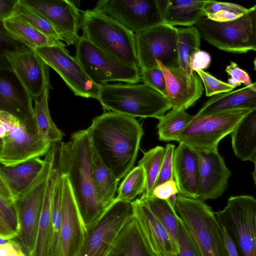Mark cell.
I'll return each instance as SVG.
<instances>
[{
    "label": "cell",
    "instance_id": "53",
    "mask_svg": "<svg viewBox=\"0 0 256 256\" xmlns=\"http://www.w3.org/2000/svg\"><path fill=\"white\" fill-rule=\"evenodd\" d=\"M251 161L253 162L254 164V168L252 172V176L254 182V184L256 188V152Z\"/></svg>",
    "mask_w": 256,
    "mask_h": 256
},
{
    "label": "cell",
    "instance_id": "17",
    "mask_svg": "<svg viewBox=\"0 0 256 256\" xmlns=\"http://www.w3.org/2000/svg\"><path fill=\"white\" fill-rule=\"evenodd\" d=\"M42 15L54 28L62 40L76 44L80 36L82 14L75 4L68 0H22Z\"/></svg>",
    "mask_w": 256,
    "mask_h": 256
},
{
    "label": "cell",
    "instance_id": "4",
    "mask_svg": "<svg viewBox=\"0 0 256 256\" xmlns=\"http://www.w3.org/2000/svg\"><path fill=\"white\" fill-rule=\"evenodd\" d=\"M82 36L104 52L138 66L135 34L118 21L95 9L82 11Z\"/></svg>",
    "mask_w": 256,
    "mask_h": 256
},
{
    "label": "cell",
    "instance_id": "20",
    "mask_svg": "<svg viewBox=\"0 0 256 256\" xmlns=\"http://www.w3.org/2000/svg\"><path fill=\"white\" fill-rule=\"evenodd\" d=\"M0 110L18 118L30 132L38 134L32 99L8 68L0 69Z\"/></svg>",
    "mask_w": 256,
    "mask_h": 256
},
{
    "label": "cell",
    "instance_id": "41",
    "mask_svg": "<svg viewBox=\"0 0 256 256\" xmlns=\"http://www.w3.org/2000/svg\"><path fill=\"white\" fill-rule=\"evenodd\" d=\"M116 245L126 256H151L141 240L133 218L124 230Z\"/></svg>",
    "mask_w": 256,
    "mask_h": 256
},
{
    "label": "cell",
    "instance_id": "1",
    "mask_svg": "<svg viewBox=\"0 0 256 256\" xmlns=\"http://www.w3.org/2000/svg\"><path fill=\"white\" fill-rule=\"evenodd\" d=\"M92 144L120 180L133 168L144 131L134 118L108 112L95 117L88 128Z\"/></svg>",
    "mask_w": 256,
    "mask_h": 256
},
{
    "label": "cell",
    "instance_id": "23",
    "mask_svg": "<svg viewBox=\"0 0 256 256\" xmlns=\"http://www.w3.org/2000/svg\"><path fill=\"white\" fill-rule=\"evenodd\" d=\"M173 171L178 194L198 198L199 164L196 152L179 144L174 152Z\"/></svg>",
    "mask_w": 256,
    "mask_h": 256
},
{
    "label": "cell",
    "instance_id": "12",
    "mask_svg": "<svg viewBox=\"0 0 256 256\" xmlns=\"http://www.w3.org/2000/svg\"><path fill=\"white\" fill-rule=\"evenodd\" d=\"M76 48V58L88 76L98 84L116 81L137 84L141 80L138 67L115 58L82 36L78 40Z\"/></svg>",
    "mask_w": 256,
    "mask_h": 256
},
{
    "label": "cell",
    "instance_id": "21",
    "mask_svg": "<svg viewBox=\"0 0 256 256\" xmlns=\"http://www.w3.org/2000/svg\"><path fill=\"white\" fill-rule=\"evenodd\" d=\"M196 152L199 164L198 198L204 202L216 199L226 190L232 172L218 151Z\"/></svg>",
    "mask_w": 256,
    "mask_h": 256
},
{
    "label": "cell",
    "instance_id": "45",
    "mask_svg": "<svg viewBox=\"0 0 256 256\" xmlns=\"http://www.w3.org/2000/svg\"><path fill=\"white\" fill-rule=\"evenodd\" d=\"M165 149L164 158L156 186L167 181L174 180L173 159L175 146L172 144H168Z\"/></svg>",
    "mask_w": 256,
    "mask_h": 256
},
{
    "label": "cell",
    "instance_id": "51",
    "mask_svg": "<svg viewBox=\"0 0 256 256\" xmlns=\"http://www.w3.org/2000/svg\"><path fill=\"white\" fill-rule=\"evenodd\" d=\"M222 234L224 243L226 256H240L234 243L222 228Z\"/></svg>",
    "mask_w": 256,
    "mask_h": 256
},
{
    "label": "cell",
    "instance_id": "15",
    "mask_svg": "<svg viewBox=\"0 0 256 256\" xmlns=\"http://www.w3.org/2000/svg\"><path fill=\"white\" fill-rule=\"evenodd\" d=\"M94 9L118 21L134 34L163 23L156 0H102Z\"/></svg>",
    "mask_w": 256,
    "mask_h": 256
},
{
    "label": "cell",
    "instance_id": "7",
    "mask_svg": "<svg viewBox=\"0 0 256 256\" xmlns=\"http://www.w3.org/2000/svg\"><path fill=\"white\" fill-rule=\"evenodd\" d=\"M252 110L241 108L216 114L192 116L178 141L198 152L218 151V144L230 134L240 120Z\"/></svg>",
    "mask_w": 256,
    "mask_h": 256
},
{
    "label": "cell",
    "instance_id": "22",
    "mask_svg": "<svg viewBox=\"0 0 256 256\" xmlns=\"http://www.w3.org/2000/svg\"><path fill=\"white\" fill-rule=\"evenodd\" d=\"M156 63L165 78V98L172 108L186 110L194 104L204 91L202 81L197 73L191 78L180 68H168L160 62Z\"/></svg>",
    "mask_w": 256,
    "mask_h": 256
},
{
    "label": "cell",
    "instance_id": "33",
    "mask_svg": "<svg viewBox=\"0 0 256 256\" xmlns=\"http://www.w3.org/2000/svg\"><path fill=\"white\" fill-rule=\"evenodd\" d=\"M178 50L180 68L190 78L196 73L191 68L192 56L200 50V36L194 26L178 28Z\"/></svg>",
    "mask_w": 256,
    "mask_h": 256
},
{
    "label": "cell",
    "instance_id": "30",
    "mask_svg": "<svg viewBox=\"0 0 256 256\" xmlns=\"http://www.w3.org/2000/svg\"><path fill=\"white\" fill-rule=\"evenodd\" d=\"M92 168L94 182L98 194L106 206L113 202L119 180L104 163L92 146Z\"/></svg>",
    "mask_w": 256,
    "mask_h": 256
},
{
    "label": "cell",
    "instance_id": "44",
    "mask_svg": "<svg viewBox=\"0 0 256 256\" xmlns=\"http://www.w3.org/2000/svg\"><path fill=\"white\" fill-rule=\"evenodd\" d=\"M196 73L204 84L206 96L228 92L232 91L234 88L228 83L218 80L204 70H198Z\"/></svg>",
    "mask_w": 256,
    "mask_h": 256
},
{
    "label": "cell",
    "instance_id": "25",
    "mask_svg": "<svg viewBox=\"0 0 256 256\" xmlns=\"http://www.w3.org/2000/svg\"><path fill=\"white\" fill-rule=\"evenodd\" d=\"M256 108V82L234 91L211 96L196 114L210 115L218 112L241 108Z\"/></svg>",
    "mask_w": 256,
    "mask_h": 256
},
{
    "label": "cell",
    "instance_id": "34",
    "mask_svg": "<svg viewBox=\"0 0 256 256\" xmlns=\"http://www.w3.org/2000/svg\"><path fill=\"white\" fill-rule=\"evenodd\" d=\"M49 89L46 88L42 96L34 101V108L38 134L46 141L53 144L61 142L64 134L50 116L48 104Z\"/></svg>",
    "mask_w": 256,
    "mask_h": 256
},
{
    "label": "cell",
    "instance_id": "37",
    "mask_svg": "<svg viewBox=\"0 0 256 256\" xmlns=\"http://www.w3.org/2000/svg\"><path fill=\"white\" fill-rule=\"evenodd\" d=\"M9 18L21 21L56 40L62 41L60 35L47 20L22 0H18Z\"/></svg>",
    "mask_w": 256,
    "mask_h": 256
},
{
    "label": "cell",
    "instance_id": "56",
    "mask_svg": "<svg viewBox=\"0 0 256 256\" xmlns=\"http://www.w3.org/2000/svg\"><path fill=\"white\" fill-rule=\"evenodd\" d=\"M178 256L176 255V256Z\"/></svg>",
    "mask_w": 256,
    "mask_h": 256
},
{
    "label": "cell",
    "instance_id": "24",
    "mask_svg": "<svg viewBox=\"0 0 256 256\" xmlns=\"http://www.w3.org/2000/svg\"><path fill=\"white\" fill-rule=\"evenodd\" d=\"M60 170V155L54 154L48 176L42 210L34 250L30 256H51L52 227L51 205Z\"/></svg>",
    "mask_w": 256,
    "mask_h": 256
},
{
    "label": "cell",
    "instance_id": "18",
    "mask_svg": "<svg viewBox=\"0 0 256 256\" xmlns=\"http://www.w3.org/2000/svg\"><path fill=\"white\" fill-rule=\"evenodd\" d=\"M133 220L141 240L151 256H173L178 248L168 232L140 198L132 201Z\"/></svg>",
    "mask_w": 256,
    "mask_h": 256
},
{
    "label": "cell",
    "instance_id": "11",
    "mask_svg": "<svg viewBox=\"0 0 256 256\" xmlns=\"http://www.w3.org/2000/svg\"><path fill=\"white\" fill-rule=\"evenodd\" d=\"M0 162L4 166H16L45 156L52 144L38 134L28 131L18 118L2 110H0Z\"/></svg>",
    "mask_w": 256,
    "mask_h": 256
},
{
    "label": "cell",
    "instance_id": "49",
    "mask_svg": "<svg viewBox=\"0 0 256 256\" xmlns=\"http://www.w3.org/2000/svg\"><path fill=\"white\" fill-rule=\"evenodd\" d=\"M211 62L210 54L206 52L199 50L192 56L191 68L193 72L204 70L207 68Z\"/></svg>",
    "mask_w": 256,
    "mask_h": 256
},
{
    "label": "cell",
    "instance_id": "9",
    "mask_svg": "<svg viewBox=\"0 0 256 256\" xmlns=\"http://www.w3.org/2000/svg\"><path fill=\"white\" fill-rule=\"evenodd\" d=\"M215 214L240 256H256V199L248 195L231 196Z\"/></svg>",
    "mask_w": 256,
    "mask_h": 256
},
{
    "label": "cell",
    "instance_id": "55",
    "mask_svg": "<svg viewBox=\"0 0 256 256\" xmlns=\"http://www.w3.org/2000/svg\"><path fill=\"white\" fill-rule=\"evenodd\" d=\"M254 70L256 71V58L254 59Z\"/></svg>",
    "mask_w": 256,
    "mask_h": 256
},
{
    "label": "cell",
    "instance_id": "8",
    "mask_svg": "<svg viewBox=\"0 0 256 256\" xmlns=\"http://www.w3.org/2000/svg\"><path fill=\"white\" fill-rule=\"evenodd\" d=\"M56 143L52 144L44 156L42 170L34 182L18 196L14 198L17 206L20 231L16 238L21 244L28 256L32 254L44 205L46 185L56 150Z\"/></svg>",
    "mask_w": 256,
    "mask_h": 256
},
{
    "label": "cell",
    "instance_id": "52",
    "mask_svg": "<svg viewBox=\"0 0 256 256\" xmlns=\"http://www.w3.org/2000/svg\"><path fill=\"white\" fill-rule=\"evenodd\" d=\"M109 256H126V254L116 244L114 248Z\"/></svg>",
    "mask_w": 256,
    "mask_h": 256
},
{
    "label": "cell",
    "instance_id": "46",
    "mask_svg": "<svg viewBox=\"0 0 256 256\" xmlns=\"http://www.w3.org/2000/svg\"><path fill=\"white\" fill-rule=\"evenodd\" d=\"M226 72L230 76V78L228 80V84L234 88L240 86L242 84L245 86H250L253 84L248 73L238 67L234 62H231L226 66Z\"/></svg>",
    "mask_w": 256,
    "mask_h": 256
},
{
    "label": "cell",
    "instance_id": "39",
    "mask_svg": "<svg viewBox=\"0 0 256 256\" xmlns=\"http://www.w3.org/2000/svg\"><path fill=\"white\" fill-rule=\"evenodd\" d=\"M146 187L144 170L140 165L133 168L120 184L115 200L132 202L138 195L144 193Z\"/></svg>",
    "mask_w": 256,
    "mask_h": 256
},
{
    "label": "cell",
    "instance_id": "50",
    "mask_svg": "<svg viewBox=\"0 0 256 256\" xmlns=\"http://www.w3.org/2000/svg\"><path fill=\"white\" fill-rule=\"evenodd\" d=\"M19 0H0V22L9 18Z\"/></svg>",
    "mask_w": 256,
    "mask_h": 256
},
{
    "label": "cell",
    "instance_id": "43",
    "mask_svg": "<svg viewBox=\"0 0 256 256\" xmlns=\"http://www.w3.org/2000/svg\"><path fill=\"white\" fill-rule=\"evenodd\" d=\"M141 80L144 84L160 93L164 97L166 94L165 78L158 66L140 69Z\"/></svg>",
    "mask_w": 256,
    "mask_h": 256
},
{
    "label": "cell",
    "instance_id": "31",
    "mask_svg": "<svg viewBox=\"0 0 256 256\" xmlns=\"http://www.w3.org/2000/svg\"><path fill=\"white\" fill-rule=\"evenodd\" d=\"M18 213L14 197L0 180V238H16L20 233Z\"/></svg>",
    "mask_w": 256,
    "mask_h": 256
},
{
    "label": "cell",
    "instance_id": "14",
    "mask_svg": "<svg viewBox=\"0 0 256 256\" xmlns=\"http://www.w3.org/2000/svg\"><path fill=\"white\" fill-rule=\"evenodd\" d=\"M64 47V44L48 46L34 51L60 76L76 96L98 100L101 86L88 76L76 58Z\"/></svg>",
    "mask_w": 256,
    "mask_h": 256
},
{
    "label": "cell",
    "instance_id": "47",
    "mask_svg": "<svg viewBox=\"0 0 256 256\" xmlns=\"http://www.w3.org/2000/svg\"><path fill=\"white\" fill-rule=\"evenodd\" d=\"M0 240V256H28L17 238Z\"/></svg>",
    "mask_w": 256,
    "mask_h": 256
},
{
    "label": "cell",
    "instance_id": "32",
    "mask_svg": "<svg viewBox=\"0 0 256 256\" xmlns=\"http://www.w3.org/2000/svg\"><path fill=\"white\" fill-rule=\"evenodd\" d=\"M64 170V160L61 152H60V170L54 190L51 205V220L52 227L51 256H60V234L62 222Z\"/></svg>",
    "mask_w": 256,
    "mask_h": 256
},
{
    "label": "cell",
    "instance_id": "38",
    "mask_svg": "<svg viewBox=\"0 0 256 256\" xmlns=\"http://www.w3.org/2000/svg\"><path fill=\"white\" fill-rule=\"evenodd\" d=\"M165 152L164 148L156 146L144 152V156L138 162V165L143 167L146 176V187L142 194L144 196H153Z\"/></svg>",
    "mask_w": 256,
    "mask_h": 256
},
{
    "label": "cell",
    "instance_id": "6",
    "mask_svg": "<svg viewBox=\"0 0 256 256\" xmlns=\"http://www.w3.org/2000/svg\"><path fill=\"white\" fill-rule=\"evenodd\" d=\"M194 26L201 38L220 50L239 54L256 52V4L234 20L217 22L204 16Z\"/></svg>",
    "mask_w": 256,
    "mask_h": 256
},
{
    "label": "cell",
    "instance_id": "2",
    "mask_svg": "<svg viewBox=\"0 0 256 256\" xmlns=\"http://www.w3.org/2000/svg\"><path fill=\"white\" fill-rule=\"evenodd\" d=\"M92 148L88 128L74 132L68 142H62L66 172L86 231L108 208L100 200L94 182Z\"/></svg>",
    "mask_w": 256,
    "mask_h": 256
},
{
    "label": "cell",
    "instance_id": "54",
    "mask_svg": "<svg viewBox=\"0 0 256 256\" xmlns=\"http://www.w3.org/2000/svg\"><path fill=\"white\" fill-rule=\"evenodd\" d=\"M178 194H176L172 195L167 200L174 208Z\"/></svg>",
    "mask_w": 256,
    "mask_h": 256
},
{
    "label": "cell",
    "instance_id": "5",
    "mask_svg": "<svg viewBox=\"0 0 256 256\" xmlns=\"http://www.w3.org/2000/svg\"><path fill=\"white\" fill-rule=\"evenodd\" d=\"M174 208L202 256H226L222 227L210 206L178 194Z\"/></svg>",
    "mask_w": 256,
    "mask_h": 256
},
{
    "label": "cell",
    "instance_id": "13",
    "mask_svg": "<svg viewBox=\"0 0 256 256\" xmlns=\"http://www.w3.org/2000/svg\"><path fill=\"white\" fill-rule=\"evenodd\" d=\"M178 28L164 23L135 34L139 69L158 66L160 62L168 68H180Z\"/></svg>",
    "mask_w": 256,
    "mask_h": 256
},
{
    "label": "cell",
    "instance_id": "40",
    "mask_svg": "<svg viewBox=\"0 0 256 256\" xmlns=\"http://www.w3.org/2000/svg\"><path fill=\"white\" fill-rule=\"evenodd\" d=\"M246 8L238 4L208 0L204 8V16L217 22L234 20L248 12Z\"/></svg>",
    "mask_w": 256,
    "mask_h": 256
},
{
    "label": "cell",
    "instance_id": "48",
    "mask_svg": "<svg viewBox=\"0 0 256 256\" xmlns=\"http://www.w3.org/2000/svg\"><path fill=\"white\" fill-rule=\"evenodd\" d=\"M178 194L174 180H170L156 186L153 192V196L161 200H168L172 195Z\"/></svg>",
    "mask_w": 256,
    "mask_h": 256
},
{
    "label": "cell",
    "instance_id": "19",
    "mask_svg": "<svg viewBox=\"0 0 256 256\" xmlns=\"http://www.w3.org/2000/svg\"><path fill=\"white\" fill-rule=\"evenodd\" d=\"M64 159L65 170L64 176L60 256H78L84 244L86 230L82 222L66 172L64 156Z\"/></svg>",
    "mask_w": 256,
    "mask_h": 256
},
{
    "label": "cell",
    "instance_id": "28",
    "mask_svg": "<svg viewBox=\"0 0 256 256\" xmlns=\"http://www.w3.org/2000/svg\"><path fill=\"white\" fill-rule=\"evenodd\" d=\"M208 1L169 0L163 16V23L174 26H194L204 16V8Z\"/></svg>",
    "mask_w": 256,
    "mask_h": 256
},
{
    "label": "cell",
    "instance_id": "36",
    "mask_svg": "<svg viewBox=\"0 0 256 256\" xmlns=\"http://www.w3.org/2000/svg\"><path fill=\"white\" fill-rule=\"evenodd\" d=\"M192 118L185 110H171L158 119L157 125L160 140L178 141V137Z\"/></svg>",
    "mask_w": 256,
    "mask_h": 256
},
{
    "label": "cell",
    "instance_id": "27",
    "mask_svg": "<svg viewBox=\"0 0 256 256\" xmlns=\"http://www.w3.org/2000/svg\"><path fill=\"white\" fill-rule=\"evenodd\" d=\"M230 136L235 156L242 161H251L256 152V108L240 120Z\"/></svg>",
    "mask_w": 256,
    "mask_h": 256
},
{
    "label": "cell",
    "instance_id": "35",
    "mask_svg": "<svg viewBox=\"0 0 256 256\" xmlns=\"http://www.w3.org/2000/svg\"><path fill=\"white\" fill-rule=\"evenodd\" d=\"M140 199L164 226L178 248V235L180 217L175 208L167 200H161L154 196H146L142 195Z\"/></svg>",
    "mask_w": 256,
    "mask_h": 256
},
{
    "label": "cell",
    "instance_id": "42",
    "mask_svg": "<svg viewBox=\"0 0 256 256\" xmlns=\"http://www.w3.org/2000/svg\"><path fill=\"white\" fill-rule=\"evenodd\" d=\"M178 256H202L180 218L178 223Z\"/></svg>",
    "mask_w": 256,
    "mask_h": 256
},
{
    "label": "cell",
    "instance_id": "29",
    "mask_svg": "<svg viewBox=\"0 0 256 256\" xmlns=\"http://www.w3.org/2000/svg\"><path fill=\"white\" fill-rule=\"evenodd\" d=\"M6 32L14 40L34 51L37 48L60 46L57 41L18 20L8 18L1 22Z\"/></svg>",
    "mask_w": 256,
    "mask_h": 256
},
{
    "label": "cell",
    "instance_id": "26",
    "mask_svg": "<svg viewBox=\"0 0 256 256\" xmlns=\"http://www.w3.org/2000/svg\"><path fill=\"white\" fill-rule=\"evenodd\" d=\"M44 163V160L36 158L14 166L1 165L0 180L4 182L14 198L34 182Z\"/></svg>",
    "mask_w": 256,
    "mask_h": 256
},
{
    "label": "cell",
    "instance_id": "10",
    "mask_svg": "<svg viewBox=\"0 0 256 256\" xmlns=\"http://www.w3.org/2000/svg\"><path fill=\"white\" fill-rule=\"evenodd\" d=\"M132 202L114 199L101 217L87 230L78 256H109L132 220Z\"/></svg>",
    "mask_w": 256,
    "mask_h": 256
},
{
    "label": "cell",
    "instance_id": "16",
    "mask_svg": "<svg viewBox=\"0 0 256 256\" xmlns=\"http://www.w3.org/2000/svg\"><path fill=\"white\" fill-rule=\"evenodd\" d=\"M2 54L32 100L40 98L46 89L50 88L48 66L34 51L20 44Z\"/></svg>",
    "mask_w": 256,
    "mask_h": 256
},
{
    "label": "cell",
    "instance_id": "3",
    "mask_svg": "<svg viewBox=\"0 0 256 256\" xmlns=\"http://www.w3.org/2000/svg\"><path fill=\"white\" fill-rule=\"evenodd\" d=\"M98 100L108 112L134 118L158 120L172 109L163 95L144 84L101 85Z\"/></svg>",
    "mask_w": 256,
    "mask_h": 256
}]
</instances>
